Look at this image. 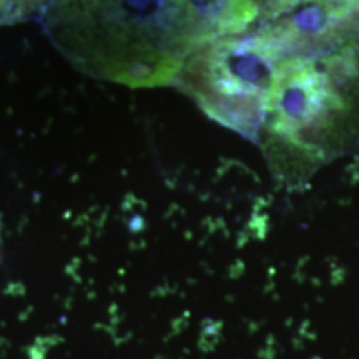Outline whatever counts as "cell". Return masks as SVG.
<instances>
[{"instance_id":"obj_1","label":"cell","mask_w":359,"mask_h":359,"mask_svg":"<svg viewBox=\"0 0 359 359\" xmlns=\"http://www.w3.org/2000/svg\"><path fill=\"white\" fill-rule=\"evenodd\" d=\"M359 137V35L341 47L278 65L259 132L273 173L304 182Z\"/></svg>"},{"instance_id":"obj_2","label":"cell","mask_w":359,"mask_h":359,"mask_svg":"<svg viewBox=\"0 0 359 359\" xmlns=\"http://www.w3.org/2000/svg\"><path fill=\"white\" fill-rule=\"evenodd\" d=\"M42 20L79 70L128 87L173 85L191 55L167 0H50Z\"/></svg>"},{"instance_id":"obj_3","label":"cell","mask_w":359,"mask_h":359,"mask_svg":"<svg viewBox=\"0 0 359 359\" xmlns=\"http://www.w3.org/2000/svg\"><path fill=\"white\" fill-rule=\"evenodd\" d=\"M278 65L275 52L250 29L193 52L173 85L215 122L258 142Z\"/></svg>"},{"instance_id":"obj_4","label":"cell","mask_w":359,"mask_h":359,"mask_svg":"<svg viewBox=\"0 0 359 359\" xmlns=\"http://www.w3.org/2000/svg\"><path fill=\"white\" fill-rule=\"evenodd\" d=\"M191 53L213 40L250 30L258 20L251 0H167Z\"/></svg>"},{"instance_id":"obj_5","label":"cell","mask_w":359,"mask_h":359,"mask_svg":"<svg viewBox=\"0 0 359 359\" xmlns=\"http://www.w3.org/2000/svg\"><path fill=\"white\" fill-rule=\"evenodd\" d=\"M336 24L359 29V0H309Z\"/></svg>"},{"instance_id":"obj_6","label":"cell","mask_w":359,"mask_h":359,"mask_svg":"<svg viewBox=\"0 0 359 359\" xmlns=\"http://www.w3.org/2000/svg\"><path fill=\"white\" fill-rule=\"evenodd\" d=\"M50 0H0V25H11L15 22L42 15Z\"/></svg>"},{"instance_id":"obj_7","label":"cell","mask_w":359,"mask_h":359,"mask_svg":"<svg viewBox=\"0 0 359 359\" xmlns=\"http://www.w3.org/2000/svg\"><path fill=\"white\" fill-rule=\"evenodd\" d=\"M302 2H304V0H251V4H253L258 12L259 24L273 20L283 15V13L293 11Z\"/></svg>"}]
</instances>
